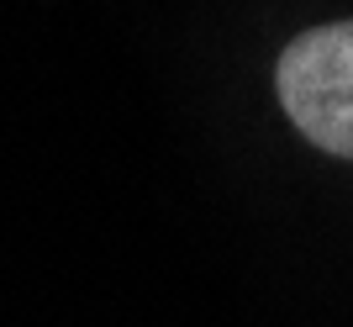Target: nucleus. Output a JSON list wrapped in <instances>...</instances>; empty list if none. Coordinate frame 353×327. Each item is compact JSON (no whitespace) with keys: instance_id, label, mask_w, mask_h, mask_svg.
Segmentation results:
<instances>
[{"instance_id":"obj_1","label":"nucleus","mask_w":353,"mask_h":327,"mask_svg":"<svg viewBox=\"0 0 353 327\" xmlns=\"http://www.w3.org/2000/svg\"><path fill=\"white\" fill-rule=\"evenodd\" d=\"M274 90L295 132L353 164V21H327L290 37L274 63Z\"/></svg>"}]
</instances>
